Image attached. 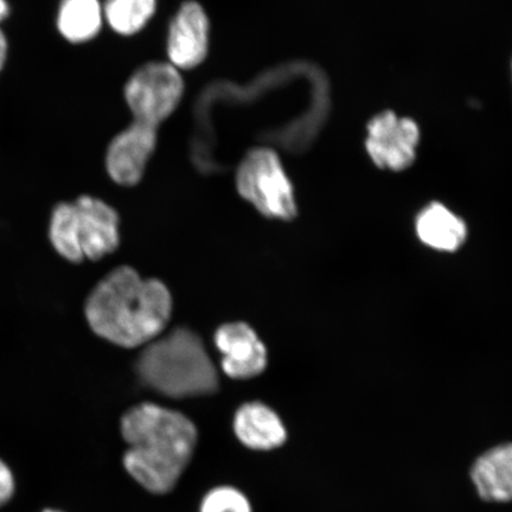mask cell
I'll return each instance as SVG.
<instances>
[{
    "label": "cell",
    "mask_w": 512,
    "mask_h": 512,
    "mask_svg": "<svg viewBox=\"0 0 512 512\" xmlns=\"http://www.w3.org/2000/svg\"><path fill=\"white\" fill-rule=\"evenodd\" d=\"M120 428L128 445L124 469L134 482L153 495L174 490L196 450L194 422L155 403H142L124 414Z\"/></svg>",
    "instance_id": "1"
},
{
    "label": "cell",
    "mask_w": 512,
    "mask_h": 512,
    "mask_svg": "<svg viewBox=\"0 0 512 512\" xmlns=\"http://www.w3.org/2000/svg\"><path fill=\"white\" fill-rule=\"evenodd\" d=\"M86 318L94 334L123 348L152 342L169 324L171 294L157 279H143L131 267L115 268L86 302Z\"/></svg>",
    "instance_id": "2"
},
{
    "label": "cell",
    "mask_w": 512,
    "mask_h": 512,
    "mask_svg": "<svg viewBox=\"0 0 512 512\" xmlns=\"http://www.w3.org/2000/svg\"><path fill=\"white\" fill-rule=\"evenodd\" d=\"M138 373L147 386L170 398L213 394L219 388V376L201 338L183 328L147 345Z\"/></svg>",
    "instance_id": "3"
},
{
    "label": "cell",
    "mask_w": 512,
    "mask_h": 512,
    "mask_svg": "<svg viewBox=\"0 0 512 512\" xmlns=\"http://www.w3.org/2000/svg\"><path fill=\"white\" fill-rule=\"evenodd\" d=\"M49 239L55 251L74 264L98 261L119 246V215L93 196L61 202L51 213Z\"/></svg>",
    "instance_id": "4"
},
{
    "label": "cell",
    "mask_w": 512,
    "mask_h": 512,
    "mask_svg": "<svg viewBox=\"0 0 512 512\" xmlns=\"http://www.w3.org/2000/svg\"><path fill=\"white\" fill-rule=\"evenodd\" d=\"M239 194L270 219L293 220L297 203L293 185L283 164L267 147H258L247 153L236 172Z\"/></svg>",
    "instance_id": "5"
},
{
    "label": "cell",
    "mask_w": 512,
    "mask_h": 512,
    "mask_svg": "<svg viewBox=\"0 0 512 512\" xmlns=\"http://www.w3.org/2000/svg\"><path fill=\"white\" fill-rule=\"evenodd\" d=\"M184 83L176 67L152 62L137 70L125 87V99L134 120L158 127L175 112Z\"/></svg>",
    "instance_id": "6"
},
{
    "label": "cell",
    "mask_w": 512,
    "mask_h": 512,
    "mask_svg": "<svg viewBox=\"0 0 512 512\" xmlns=\"http://www.w3.org/2000/svg\"><path fill=\"white\" fill-rule=\"evenodd\" d=\"M419 144L420 127L411 118L386 111L369 121L366 150L379 169L401 172L411 168Z\"/></svg>",
    "instance_id": "7"
},
{
    "label": "cell",
    "mask_w": 512,
    "mask_h": 512,
    "mask_svg": "<svg viewBox=\"0 0 512 512\" xmlns=\"http://www.w3.org/2000/svg\"><path fill=\"white\" fill-rule=\"evenodd\" d=\"M156 145L157 127L134 120L108 146V175L123 187H133L142 179Z\"/></svg>",
    "instance_id": "8"
},
{
    "label": "cell",
    "mask_w": 512,
    "mask_h": 512,
    "mask_svg": "<svg viewBox=\"0 0 512 512\" xmlns=\"http://www.w3.org/2000/svg\"><path fill=\"white\" fill-rule=\"evenodd\" d=\"M215 344L223 355L222 369L232 379H252L267 367L266 347L246 323L222 325L216 331Z\"/></svg>",
    "instance_id": "9"
},
{
    "label": "cell",
    "mask_w": 512,
    "mask_h": 512,
    "mask_svg": "<svg viewBox=\"0 0 512 512\" xmlns=\"http://www.w3.org/2000/svg\"><path fill=\"white\" fill-rule=\"evenodd\" d=\"M209 49V21L202 6L188 2L171 22L168 55L172 66L191 69L206 60Z\"/></svg>",
    "instance_id": "10"
},
{
    "label": "cell",
    "mask_w": 512,
    "mask_h": 512,
    "mask_svg": "<svg viewBox=\"0 0 512 512\" xmlns=\"http://www.w3.org/2000/svg\"><path fill=\"white\" fill-rule=\"evenodd\" d=\"M233 427L236 438L249 450L273 451L286 443L284 422L273 409L261 402L241 406L235 414Z\"/></svg>",
    "instance_id": "11"
},
{
    "label": "cell",
    "mask_w": 512,
    "mask_h": 512,
    "mask_svg": "<svg viewBox=\"0 0 512 512\" xmlns=\"http://www.w3.org/2000/svg\"><path fill=\"white\" fill-rule=\"evenodd\" d=\"M415 232L426 247L441 253L457 252L467 240L465 221L440 202H432L420 211Z\"/></svg>",
    "instance_id": "12"
},
{
    "label": "cell",
    "mask_w": 512,
    "mask_h": 512,
    "mask_svg": "<svg viewBox=\"0 0 512 512\" xmlns=\"http://www.w3.org/2000/svg\"><path fill=\"white\" fill-rule=\"evenodd\" d=\"M471 478L478 495L488 502L512 501V444L491 448L472 466Z\"/></svg>",
    "instance_id": "13"
},
{
    "label": "cell",
    "mask_w": 512,
    "mask_h": 512,
    "mask_svg": "<svg viewBox=\"0 0 512 512\" xmlns=\"http://www.w3.org/2000/svg\"><path fill=\"white\" fill-rule=\"evenodd\" d=\"M104 9L100 0H60L57 6L56 29L69 43L82 44L98 36Z\"/></svg>",
    "instance_id": "14"
},
{
    "label": "cell",
    "mask_w": 512,
    "mask_h": 512,
    "mask_svg": "<svg viewBox=\"0 0 512 512\" xmlns=\"http://www.w3.org/2000/svg\"><path fill=\"white\" fill-rule=\"evenodd\" d=\"M104 16L120 35L131 36L142 30L156 11V0H106Z\"/></svg>",
    "instance_id": "15"
},
{
    "label": "cell",
    "mask_w": 512,
    "mask_h": 512,
    "mask_svg": "<svg viewBox=\"0 0 512 512\" xmlns=\"http://www.w3.org/2000/svg\"><path fill=\"white\" fill-rule=\"evenodd\" d=\"M200 512H253V509L242 491L234 486L221 485L203 497Z\"/></svg>",
    "instance_id": "16"
},
{
    "label": "cell",
    "mask_w": 512,
    "mask_h": 512,
    "mask_svg": "<svg viewBox=\"0 0 512 512\" xmlns=\"http://www.w3.org/2000/svg\"><path fill=\"white\" fill-rule=\"evenodd\" d=\"M15 479L12 472L2 460H0V507L14 495Z\"/></svg>",
    "instance_id": "17"
},
{
    "label": "cell",
    "mask_w": 512,
    "mask_h": 512,
    "mask_svg": "<svg viewBox=\"0 0 512 512\" xmlns=\"http://www.w3.org/2000/svg\"><path fill=\"white\" fill-rule=\"evenodd\" d=\"M10 55V43L8 35L0 27V74H2Z\"/></svg>",
    "instance_id": "18"
},
{
    "label": "cell",
    "mask_w": 512,
    "mask_h": 512,
    "mask_svg": "<svg viewBox=\"0 0 512 512\" xmlns=\"http://www.w3.org/2000/svg\"><path fill=\"white\" fill-rule=\"evenodd\" d=\"M10 0H0V27L11 15Z\"/></svg>",
    "instance_id": "19"
},
{
    "label": "cell",
    "mask_w": 512,
    "mask_h": 512,
    "mask_svg": "<svg viewBox=\"0 0 512 512\" xmlns=\"http://www.w3.org/2000/svg\"><path fill=\"white\" fill-rule=\"evenodd\" d=\"M43 512H61V511H56V510H46V511H43Z\"/></svg>",
    "instance_id": "20"
},
{
    "label": "cell",
    "mask_w": 512,
    "mask_h": 512,
    "mask_svg": "<svg viewBox=\"0 0 512 512\" xmlns=\"http://www.w3.org/2000/svg\"><path fill=\"white\" fill-rule=\"evenodd\" d=\"M511 70H512V64H511Z\"/></svg>",
    "instance_id": "21"
}]
</instances>
